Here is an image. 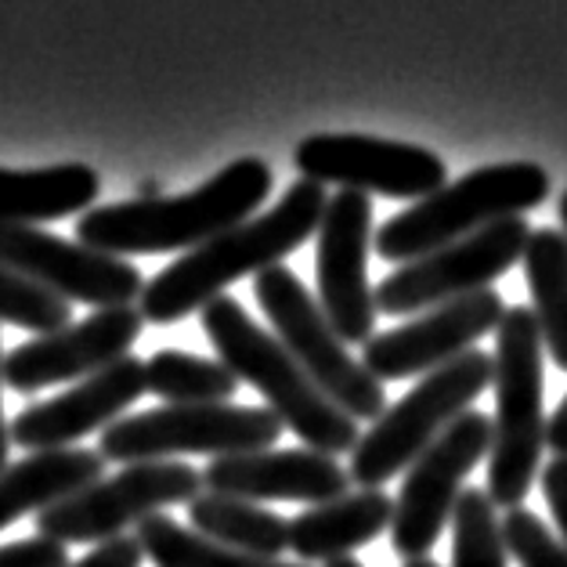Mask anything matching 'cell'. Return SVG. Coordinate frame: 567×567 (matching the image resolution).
<instances>
[{
	"instance_id": "6da1fadb",
	"label": "cell",
	"mask_w": 567,
	"mask_h": 567,
	"mask_svg": "<svg viewBox=\"0 0 567 567\" xmlns=\"http://www.w3.org/2000/svg\"><path fill=\"white\" fill-rule=\"evenodd\" d=\"M326 203V185L300 177V182L286 188V196L268 214L214 235L210 243L188 250L174 265L163 268L156 279H148L137 311L152 326H174L185 315L203 311L210 300L225 297L231 282L268 271L282 265V257L297 254L318 231Z\"/></svg>"
},
{
	"instance_id": "7a4b0ae2",
	"label": "cell",
	"mask_w": 567,
	"mask_h": 567,
	"mask_svg": "<svg viewBox=\"0 0 567 567\" xmlns=\"http://www.w3.org/2000/svg\"><path fill=\"white\" fill-rule=\"evenodd\" d=\"M268 196L271 167L257 156H243L185 196L91 206L76 220V239L109 257L196 250L214 235L250 220Z\"/></svg>"
},
{
	"instance_id": "3957f363",
	"label": "cell",
	"mask_w": 567,
	"mask_h": 567,
	"mask_svg": "<svg viewBox=\"0 0 567 567\" xmlns=\"http://www.w3.org/2000/svg\"><path fill=\"white\" fill-rule=\"evenodd\" d=\"M203 333L210 337L217 358L225 362L235 380L250 383L268 401V409L289 426L303 445L322 455L351 452L358 445V423L343 409H337L318 383L300 369L275 333L260 329L239 300L217 297L203 308Z\"/></svg>"
},
{
	"instance_id": "277c9868",
	"label": "cell",
	"mask_w": 567,
	"mask_h": 567,
	"mask_svg": "<svg viewBox=\"0 0 567 567\" xmlns=\"http://www.w3.org/2000/svg\"><path fill=\"white\" fill-rule=\"evenodd\" d=\"M492 452L488 499L495 509H517L528 499L546 449V348L532 308H506L492 354Z\"/></svg>"
},
{
	"instance_id": "5b68a950",
	"label": "cell",
	"mask_w": 567,
	"mask_h": 567,
	"mask_svg": "<svg viewBox=\"0 0 567 567\" xmlns=\"http://www.w3.org/2000/svg\"><path fill=\"white\" fill-rule=\"evenodd\" d=\"M549 196V174L538 163H495L477 167L460 182L437 188L434 196L412 203L409 210L383 220L377 254L394 265H409L449 243L477 235L506 217H524Z\"/></svg>"
},
{
	"instance_id": "8992f818",
	"label": "cell",
	"mask_w": 567,
	"mask_h": 567,
	"mask_svg": "<svg viewBox=\"0 0 567 567\" xmlns=\"http://www.w3.org/2000/svg\"><path fill=\"white\" fill-rule=\"evenodd\" d=\"M492 386V354L470 348L455 362L441 365L412 386V391L383 412L351 449V484L383 488L405 474L449 426L474 409V401Z\"/></svg>"
},
{
	"instance_id": "52a82bcc",
	"label": "cell",
	"mask_w": 567,
	"mask_h": 567,
	"mask_svg": "<svg viewBox=\"0 0 567 567\" xmlns=\"http://www.w3.org/2000/svg\"><path fill=\"white\" fill-rule=\"evenodd\" d=\"M254 297L260 311L268 315L275 340L300 362V369L318 383L337 409H343L354 423H377L386 412V391L372 372L348 354V343L337 337L329 318L318 308L293 271L275 265L254 275Z\"/></svg>"
},
{
	"instance_id": "ba28073f",
	"label": "cell",
	"mask_w": 567,
	"mask_h": 567,
	"mask_svg": "<svg viewBox=\"0 0 567 567\" xmlns=\"http://www.w3.org/2000/svg\"><path fill=\"white\" fill-rule=\"evenodd\" d=\"M286 426L271 409L254 405H163L120 416L99 437V455L113 463H159L174 455H246L279 445Z\"/></svg>"
},
{
	"instance_id": "9c48e42d",
	"label": "cell",
	"mask_w": 567,
	"mask_h": 567,
	"mask_svg": "<svg viewBox=\"0 0 567 567\" xmlns=\"http://www.w3.org/2000/svg\"><path fill=\"white\" fill-rule=\"evenodd\" d=\"M203 492V470L159 460V463H131L113 477H99L87 488L65 495L37 514L40 538L51 543H109L120 538L123 528L142 524L167 506H188Z\"/></svg>"
},
{
	"instance_id": "30bf717a",
	"label": "cell",
	"mask_w": 567,
	"mask_h": 567,
	"mask_svg": "<svg viewBox=\"0 0 567 567\" xmlns=\"http://www.w3.org/2000/svg\"><path fill=\"white\" fill-rule=\"evenodd\" d=\"M492 452V416L466 409L416 463L405 470L401 492L394 499L391 546L398 557L420 560L452 524L455 506L463 499L466 477L488 460Z\"/></svg>"
},
{
	"instance_id": "8fae6325",
	"label": "cell",
	"mask_w": 567,
	"mask_h": 567,
	"mask_svg": "<svg viewBox=\"0 0 567 567\" xmlns=\"http://www.w3.org/2000/svg\"><path fill=\"white\" fill-rule=\"evenodd\" d=\"M532 239V225L524 217H506L481 228L477 235L449 243L420 260H409L377 286L380 315H420L460 300L481 289H492L495 279L520 265L524 246Z\"/></svg>"
},
{
	"instance_id": "7c38bea8",
	"label": "cell",
	"mask_w": 567,
	"mask_h": 567,
	"mask_svg": "<svg viewBox=\"0 0 567 567\" xmlns=\"http://www.w3.org/2000/svg\"><path fill=\"white\" fill-rule=\"evenodd\" d=\"M300 177L318 185H340L362 196L426 199L449 185L445 159L431 148L386 142L369 134H311L293 152Z\"/></svg>"
},
{
	"instance_id": "4fadbf2b",
	"label": "cell",
	"mask_w": 567,
	"mask_h": 567,
	"mask_svg": "<svg viewBox=\"0 0 567 567\" xmlns=\"http://www.w3.org/2000/svg\"><path fill=\"white\" fill-rule=\"evenodd\" d=\"M318 308L343 343H365L377 337V289L369 286L365 260L372 246V199L340 188L329 196L318 220Z\"/></svg>"
},
{
	"instance_id": "5bb4252c",
	"label": "cell",
	"mask_w": 567,
	"mask_h": 567,
	"mask_svg": "<svg viewBox=\"0 0 567 567\" xmlns=\"http://www.w3.org/2000/svg\"><path fill=\"white\" fill-rule=\"evenodd\" d=\"M0 265L16 268L25 279L44 286L62 300H80L91 308H131L142 300L145 279L127 260L69 243L62 235L33 225H0Z\"/></svg>"
},
{
	"instance_id": "9a60e30c",
	"label": "cell",
	"mask_w": 567,
	"mask_h": 567,
	"mask_svg": "<svg viewBox=\"0 0 567 567\" xmlns=\"http://www.w3.org/2000/svg\"><path fill=\"white\" fill-rule=\"evenodd\" d=\"M506 303L495 289H481L460 300H449L441 308L423 311L412 322L377 333L362 348V365L380 383L426 377L441 365L466 354L481 337L499 329Z\"/></svg>"
},
{
	"instance_id": "2e32d148",
	"label": "cell",
	"mask_w": 567,
	"mask_h": 567,
	"mask_svg": "<svg viewBox=\"0 0 567 567\" xmlns=\"http://www.w3.org/2000/svg\"><path fill=\"white\" fill-rule=\"evenodd\" d=\"M142 326L145 318L134 303L131 308H102L87 315L84 322L33 337L4 354V383L19 394H37L44 386L87 380L127 358L134 340L142 337Z\"/></svg>"
},
{
	"instance_id": "e0dca14e",
	"label": "cell",
	"mask_w": 567,
	"mask_h": 567,
	"mask_svg": "<svg viewBox=\"0 0 567 567\" xmlns=\"http://www.w3.org/2000/svg\"><path fill=\"white\" fill-rule=\"evenodd\" d=\"M142 394H145V362L127 354L109 369L94 372V377L80 380L76 386H69L65 394L22 409L8 426L11 445H22L25 455L73 449L80 437L116 423Z\"/></svg>"
},
{
	"instance_id": "ac0fdd59",
	"label": "cell",
	"mask_w": 567,
	"mask_h": 567,
	"mask_svg": "<svg viewBox=\"0 0 567 567\" xmlns=\"http://www.w3.org/2000/svg\"><path fill=\"white\" fill-rule=\"evenodd\" d=\"M203 488L250 503H333L351 492V474L333 455L311 449H265L220 455L203 470Z\"/></svg>"
},
{
	"instance_id": "d6986e66",
	"label": "cell",
	"mask_w": 567,
	"mask_h": 567,
	"mask_svg": "<svg viewBox=\"0 0 567 567\" xmlns=\"http://www.w3.org/2000/svg\"><path fill=\"white\" fill-rule=\"evenodd\" d=\"M394 499L383 488H358L340 495L333 503L303 509L289 520V549L300 564H329L351 557L354 549L377 543L383 532H391Z\"/></svg>"
},
{
	"instance_id": "ffe728a7",
	"label": "cell",
	"mask_w": 567,
	"mask_h": 567,
	"mask_svg": "<svg viewBox=\"0 0 567 567\" xmlns=\"http://www.w3.org/2000/svg\"><path fill=\"white\" fill-rule=\"evenodd\" d=\"M105 460L91 449L30 452L22 463L0 470V532L25 514H40L65 495L87 488L102 477Z\"/></svg>"
},
{
	"instance_id": "44dd1931",
	"label": "cell",
	"mask_w": 567,
	"mask_h": 567,
	"mask_svg": "<svg viewBox=\"0 0 567 567\" xmlns=\"http://www.w3.org/2000/svg\"><path fill=\"white\" fill-rule=\"evenodd\" d=\"M99 188V174L87 163H59L40 171L0 167V225H44L69 214H87Z\"/></svg>"
},
{
	"instance_id": "7402d4cb",
	"label": "cell",
	"mask_w": 567,
	"mask_h": 567,
	"mask_svg": "<svg viewBox=\"0 0 567 567\" xmlns=\"http://www.w3.org/2000/svg\"><path fill=\"white\" fill-rule=\"evenodd\" d=\"M188 520L192 532H199L203 538L228 546L235 553L279 560L289 549V520L250 499H231V495L203 488L188 503Z\"/></svg>"
},
{
	"instance_id": "603a6c76",
	"label": "cell",
	"mask_w": 567,
	"mask_h": 567,
	"mask_svg": "<svg viewBox=\"0 0 567 567\" xmlns=\"http://www.w3.org/2000/svg\"><path fill=\"white\" fill-rule=\"evenodd\" d=\"M524 279L532 289V315L553 365L567 372V239L564 231L535 228L524 246Z\"/></svg>"
},
{
	"instance_id": "cb8c5ba5",
	"label": "cell",
	"mask_w": 567,
	"mask_h": 567,
	"mask_svg": "<svg viewBox=\"0 0 567 567\" xmlns=\"http://www.w3.org/2000/svg\"><path fill=\"white\" fill-rule=\"evenodd\" d=\"M145 391L167 405H217L235 398L239 380L220 358L163 348L145 362Z\"/></svg>"
},
{
	"instance_id": "d4e9b609",
	"label": "cell",
	"mask_w": 567,
	"mask_h": 567,
	"mask_svg": "<svg viewBox=\"0 0 567 567\" xmlns=\"http://www.w3.org/2000/svg\"><path fill=\"white\" fill-rule=\"evenodd\" d=\"M137 543L145 557L156 567H308L300 560H268L250 557V553H235L220 543H210L199 532L185 528L167 514H152L137 524Z\"/></svg>"
},
{
	"instance_id": "484cf974",
	"label": "cell",
	"mask_w": 567,
	"mask_h": 567,
	"mask_svg": "<svg viewBox=\"0 0 567 567\" xmlns=\"http://www.w3.org/2000/svg\"><path fill=\"white\" fill-rule=\"evenodd\" d=\"M495 506L484 488H466L452 514V567H506Z\"/></svg>"
},
{
	"instance_id": "4316f807",
	"label": "cell",
	"mask_w": 567,
	"mask_h": 567,
	"mask_svg": "<svg viewBox=\"0 0 567 567\" xmlns=\"http://www.w3.org/2000/svg\"><path fill=\"white\" fill-rule=\"evenodd\" d=\"M0 322L30 329V333H59L73 326V303L48 293L44 286L25 279L16 268L0 265Z\"/></svg>"
},
{
	"instance_id": "83f0119b",
	"label": "cell",
	"mask_w": 567,
	"mask_h": 567,
	"mask_svg": "<svg viewBox=\"0 0 567 567\" xmlns=\"http://www.w3.org/2000/svg\"><path fill=\"white\" fill-rule=\"evenodd\" d=\"M506 557L520 567H567V546L557 532L546 528V520L532 514V509H506L499 524Z\"/></svg>"
},
{
	"instance_id": "f1b7e54d",
	"label": "cell",
	"mask_w": 567,
	"mask_h": 567,
	"mask_svg": "<svg viewBox=\"0 0 567 567\" xmlns=\"http://www.w3.org/2000/svg\"><path fill=\"white\" fill-rule=\"evenodd\" d=\"M0 567H69V553L51 538H22L0 546Z\"/></svg>"
},
{
	"instance_id": "f546056e",
	"label": "cell",
	"mask_w": 567,
	"mask_h": 567,
	"mask_svg": "<svg viewBox=\"0 0 567 567\" xmlns=\"http://www.w3.org/2000/svg\"><path fill=\"white\" fill-rule=\"evenodd\" d=\"M145 564V549L137 543V535H120L99 543L87 557L69 560V567H142Z\"/></svg>"
},
{
	"instance_id": "4dcf8cb0",
	"label": "cell",
	"mask_w": 567,
	"mask_h": 567,
	"mask_svg": "<svg viewBox=\"0 0 567 567\" xmlns=\"http://www.w3.org/2000/svg\"><path fill=\"white\" fill-rule=\"evenodd\" d=\"M543 495L549 503L553 524L567 546V455H553L549 466L543 470Z\"/></svg>"
},
{
	"instance_id": "1f68e13d",
	"label": "cell",
	"mask_w": 567,
	"mask_h": 567,
	"mask_svg": "<svg viewBox=\"0 0 567 567\" xmlns=\"http://www.w3.org/2000/svg\"><path fill=\"white\" fill-rule=\"evenodd\" d=\"M546 445L557 455H567V394L557 405V412L546 420Z\"/></svg>"
},
{
	"instance_id": "d6a6232c",
	"label": "cell",
	"mask_w": 567,
	"mask_h": 567,
	"mask_svg": "<svg viewBox=\"0 0 567 567\" xmlns=\"http://www.w3.org/2000/svg\"><path fill=\"white\" fill-rule=\"evenodd\" d=\"M0 383H4V351H0ZM8 452H11V434L4 423V401H0V470L8 466Z\"/></svg>"
},
{
	"instance_id": "836d02e7",
	"label": "cell",
	"mask_w": 567,
	"mask_h": 567,
	"mask_svg": "<svg viewBox=\"0 0 567 567\" xmlns=\"http://www.w3.org/2000/svg\"><path fill=\"white\" fill-rule=\"evenodd\" d=\"M137 199H159L156 182H142V185H137Z\"/></svg>"
},
{
	"instance_id": "e575fe53",
	"label": "cell",
	"mask_w": 567,
	"mask_h": 567,
	"mask_svg": "<svg viewBox=\"0 0 567 567\" xmlns=\"http://www.w3.org/2000/svg\"><path fill=\"white\" fill-rule=\"evenodd\" d=\"M322 567H362L354 557H340V560H329V564H322Z\"/></svg>"
},
{
	"instance_id": "d590c367",
	"label": "cell",
	"mask_w": 567,
	"mask_h": 567,
	"mask_svg": "<svg viewBox=\"0 0 567 567\" xmlns=\"http://www.w3.org/2000/svg\"><path fill=\"white\" fill-rule=\"evenodd\" d=\"M401 567H437V564H434L431 557H420V560H405Z\"/></svg>"
},
{
	"instance_id": "8d00e7d4",
	"label": "cell",
	"mask_w": 567,
	"mask_h": 567,
	"mask_svg": "<svg viewBox=\"0 0 567 567\" xmlns=\"http://www.w3.org/2000/svg\"><path fill=\"white\" fill-rule=\"evenodd\" d=\"M560 225H564V239H567V192L560 196Z\"/></svg>"
}]
</instances>
